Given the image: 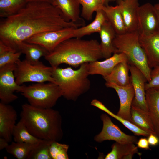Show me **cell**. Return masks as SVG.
Instances as JSON below:
<instances>
[{
	"label": "cell",
	"instance_id": "7a4b0ae2",
	"mask_svg": "<svg viewBox=\"0 0 159 159\" xmlns=\"http://www.w3.org/2000/svg\"><path fill=\"white\" fill-rule=\"evenodd\" d=\"M44 58L53 68L63 64L77 67L84 63L103 58L97 40L77 37L63 41Z\"/></svg>",
	"mask_w": 159,
	"mask_h": 159
},
{
	"label": "cell",
	"instance_id": "8d00e7d4",
	"mask_svg": "<svg viewBox=\"0 0 159 159\" xmlns=\"http://www.w3.org/2000/svg\"><path fill=\"white\" fill-rule=\"evenodd\" d=\"M147 140L149 145L152 146H156L159 143V138L153 133L148 136Z\"/></svg>",
	"mask_w": 159,
	"mask_h": 159
},
{
	"label": "cell",
	"instance_id": "f546056e",
	"mask_svg": "<svg viewBox=\"0 0 159 159\" xmlns=\"http://www.w3.org/2000/svg\"><path fill=\"white\" fill-rule=\"evenodd\" d=\"M27 3L26 0H0V17L6 18L15 14Z\"/></svg>",
	"mask_w": 159,
	"mask_h": 159
},
{
	"label": "cell",
	"instance_id": "e575fe53",
	"mask_svg": "<svg viewBox=\"0 0 159 159\" xmlns=\"http://www.w3.org/2000/svg\"><path fill=\"white\" fill-rule=\"evenodd\" d=\"M150 77V80L145 84V90L150 89L159 90V66L152 69Z\"/></svg>",
	"mask_w": 159,
	"mask_h": 159
},
{
	"label": "cell",
	"instance_id": "9a60e30c",
	"mask_svg": "<svg viewBox=\"0 0 159 159\" xmlns=\"http://www.w3.org/2000/svg\"><path fill=\"white\" fill-rule=\"evenodd\" d=\"M17 117V112L12 106L0 102V137L5 139L9 143L13 138Z\"/></svg>",
	"mask_w": 159,
	"mask_h": 159
},
{
	"label": "cell",
	"instance_id": "4dcf8cb0",
	"mask_svg": "<svg viewBox=\"0 0 159 159\" xmlns=\"http://www.w3.org/2000/svg\"><path fill=\"white\" fill-rule=\"evenodd\" d=\"M21 54L0 41V68L7 64H16Z\"/></svg>",
	"mask_w": 159,
	"mask_h": 159
},
{
	"label": "cell",
	"instance_id": "f35d334b",
	"mask_svg": "<svg viewBox=\"0 0 159 159\" xmlns=\"http://www.w3.org/2000/svg\"><path fill=\"white\" fill-rule=\"evenodd\" d=\"M27 3L32 2H44L51 4L54 5H56L55 0H26Z\"/></svg>",
	"mask_w": 159,
	"mask_h": 159
},
{
	"label": "cell",
	"instance_id": "d6986e66",
	"mask_svg": "<svg viewBox=\"0 0 159 159\" xmlns=\"http://www.w3.org/2000/svg\"><path fill=\"white\" fill-rule=\"evenodd\" d=\"M145 98L155 135L159 138V90L153 89L146 90Z\"/></svg>",
	"mask_w": 159,
	"mask_h": 159
},
{
	"label": "cell",
	"instance_id": "1f68e13d",
	"mask_svg": "<svg viewBox=\"0 0 159 159\" xmlns=\"http://www.w3.org/2000/svg\"><path fill=\"white\" fill-rule=\"evenodd\" d=\"M82 6L81 16L87 20H91L94 12L104 5L102 0H78Z\"/></svg>",
	"mask_w": 159,
	"mask_h": 159
},
{
	"label": "cell",
	"instance_id": "d6a6232c",
	"mask_svg": "<svg viewBox=\"0 0 159 159\" xmlns=\"http://www.w3.org/2000/svg\"><path fill=\"white\" fill-rule=\"evenodd\" d=\"M52 141L43 140L32 151L27 159H52L49 149Z\"/></svg>",
	"mask_w": 159,
	"mask_h": 159
},
{
	"label": "cell",
	"instance_id": "4316f807",
	"mask_svg": "<svg viewBox=\"0 0 159 159\" xmlns=\"http://www.w3.org/2000/svg\"><path fill=\"white\" fill-rule=\"evenodd\" d=\"M41 142L35 144L13 142L5 149L17 159H27L32 151Z\"/></svg>",
	"mask_w": 159,
	"mask_h": 159
},
{
	"label": "cell",
	"instance_id": "d590c367",
	"mask_svg": "<svg viewBox=\"0 0 159 159\" xmlns=\"http://www.w3.org/2000/svg\"><path fill=\"white\" fill-rule=\"evenodd\" d=\"M137 147L145 150L150 149L149 144L148 140L145 138H140L136 143Z\"/></svg>",
	"mask_w": 159,
	"mask_h": 159
},
{
	"label": "cell",
	"instance_id": "30bf717a",
	"mask_svg": "<svg viewBox=\"0 0 159 159\" xmlns=\"http://www.w3.org/2000/svg\"><path fill=\"white\" fill-rule=\"evenodd\" d=\"M100 119L103 123L102 128L101 132L95 136L94 140L95 141L101 143L105 140H112L121 143H134L138 141L136 137L126 134L122 132L107 114H102Z\"/></svg>",
	"mask_w": 159,
	"mask_h": 159
},
{
	"label": "cell",
	"instance_id": "5bb4252c",
	"mask_svg": "<svg viewBox=\"0 0 159 159\" xmlns=\"http://www.w3.org/2000/svg\"><path fill=\"white\" fill-rule=\"evenodd\" d=\"M139 40L150 68L152 69L159 66V32L152 34L139 33Z\"/></svg>",
	"mask_w": 159,
	"mask_h": 159
},
{
	"label": "cell",
	"instance_id": "44dd1931",
	"mask_svg": "<svg viewBox=\"0 0 159 159\" xmlns=\"http://www.w3.org/2000/svg\"><path fill=\"white\" fill-rule=\"evenodd\" d=\"M101 9L106 16L107 21L114 30L116 34H121L127 32L119 6H113L103 5Z\"/></svg>",
	"mask_w": 159,
	"mask_h": 159
},
{
	"label": "cell",
	"instance_id": "9c48e42d",
	"mask_svg": "<svg viewBox=\"0 0 159 159\" xmlns=\"http://www.w3.org/2000/svg\"><path fill=\"white\" fill-rule=\"evenodd\" d=\"M76 28L68 27L41 33L33 36L25 42L38 44L49 53L63 41L73 37L74 31Z\"/></svg>",
	"mask_w": 159,
	"mask_h": 159
},
{
	"label": "cell",
	"instance_id": "2e32d148",
	"mask_svg": "<svg viewBox=\"0 0 159 159\" xmlns=\"http://www.w3.org/2000/svg\"><path fill=\"white\" fill-rule=\"evenodd\" d=\"M119 6L127 32L138 31V0H118Z\"/></svg>",
	"mask_w": 159,
	"mask_h": 159
},
{
	"label": "cell",
	"instance_id": "277c9868",
	"mask_svg": "<svg viewBox=\"0 0 159 159\" xmlns=\"http://www.w3.org/2000/svg\"><path fill=\"white\" fill-rule=\"evenodd\" d=\"M88 63H84L77 69L71 67L53 68L52 75L66 99L76 101L90 89Z\"/></svg>",
	"mask_w": 159,
	"mask_h": 159
},
{
	"label": "cell",
	"instance_id": "7c38bea8",
	"mask_svg": "<svg viewBox=\"0 0 159 159\" xmlns=\"http://www.w3.org/2000/svg\"><path fill=\"white\" fill-rule=\"evenodd\" d=\"M130 82L133 87L135 96L132 105L148 112L145 98V84L148 82L142 72L134 65L129 64Z\"/></svg>",
	"mask_w": 159,
	"mask_h": 159
},
{
	"label": "cell",
	"instance_id": "6da1fadb",
	"mask_svg": "<svg viewBox=\"0 0 159 159\" xmlns=\"http://www.w3.org/2000/svg\"><path fill=\"white\" fill-rule=\"evenodd\" d=\"M67 21L57 6L44 2H32L0 23V41L18 51L19 44L33 36L66 28L80 27Z\"/></svg>",
	"mask_w": 159,
	"mask_h": 159
},
{
	"label": "cell",
	"instance_id": "4fadbf2b",
	"mask_svg": "<svg viewBox=\"0 0 159 159\" xmlns=\"http://www.w3.org/2000/svg\"><path fill=\"white\" fill-rule=\"evenodd\" d=\"M105 85L108 88L114 89L118 96L120 106L117 115L131 123L130 109L135 92L131 83L125 86H120L114 83L108 82H106Z\"/></svg>",
	"mask_w": 159,
	"mask_h": 159
},
{
	"label": "cell",
	"instance_id": "ba28073f",
	"mask_svg": "<svg viewBox=\"0 0 159 159\" xmlns=\"http://www.w3.org/2000/svg\"><path fill=\"white\" fill-rule=\"evenodd\" d=\"M16 64L6 65L0 68V99L1 102L8 104L18 98L15 92H20L22 85L16 81L14 71Z\"/></svg>",
	"mask_w": 159,
	"mask_h": 159
},
{
	"label": "cell",
	"instance_id": "3957f363",
	"mask_svg": "<svg viewBox=\"0 0 159 159\" xmlns=\"http://www.w3.org/2000/svg\"><path fill=\"white\" fill-rule=\"evenodd\" d=\"M20 116L29 132L34 137L57 142L62 138V117L58 111L25 103L22 105Z\"/></svg>",
	"mask_w": 159,
	"mask_h": 159
},
{
	"label": "cell",
	"instance_id": "74e56055",
	"mask_svg": "<svg viewBox=\"0 0 159 159\" xmlns=\"http://www.w3.org/2000/svg\"><path fill=\"white\" fill-rule=\"evenodd\" d=\"M9 142L5 139L0 137V150L6 148L9 145Z\"/></svg>",
	"mask_w": 159,
	"mask_h": 159
},
{
	"label": "cell",
	"instance_id": "d4e9b609",
	"mask_svg": "<svg viewBox=\"0 0 159 159\" xmlns=\"http://www.w3.org/2000/svg\"><path fill=\"white\" fill-rule=\"evenodd\" d=\"M130 115L132 123L150 134L155 135L148 112L132 105Z\"/></svg>",
	"mask_w": 159,
	"mask_h": 159
},
{
	"label": "cell",
	"instance_id": "cb8c5ba5",
	"mask_svg": "<svg viewBox=\"0 0 159 159\" xmlns=\"http://www.w3.org/2000/svg\"><path fill=\"white\" fill-rule=\"evenodd\" d=\"M94 19L87 25L75 29L73 37L82 38L84 36L100 32L104 24L107 21L105 14L102 9L97 10Z\"/></svg>",
	"mask_w": 159,
	"mask_h": 159
},
{
	"label": "cell",
	"instance_id": "484cf974",
	"mask_svg": "<svg viewBox=\"0 0 159 159\" xmlns=\"http://www.w3.org/2000/svg\"><path fill=\"white\" fill-rule=\"evenodd\" d=\"M112 150L105 156V159H132L138 152V147L134 143L115 142L111 146Z\"/></svg>",
	"mask_w": 159,
	"mask_h": 159
},
{
	"label": "cell",
	"instance_id": "b9f144b4",
	"mask_svg": "<svg viewBox=\"0 0 159 159\" xmlns=\"http://www.w3.org/2000/svg\"></svg>",
	"mask_w": 159,
	"mask_h": 159
},
{
	"label": "cell",
	"instance_id": "f1b7e54d",
	"mask_svg": "<svg viewBox=\"0 0 159 159\" xmlns=\"http://www.w3.org/2000/svg\"><path fill=\"white\" fill-rule=\"evenodd\" d=\"M92 105L105 111L111 116L116 119L122 123L125 127L130 130L135 135L148 137L150 134L141 129L133 123L115 115L109 110L101 102L95 99L92 102Z\"/></svg>",
	"mask_w": 159,
	"mask_h": 159
},
{
	"label": "cell",
	"instance_id": "ab89813d",
	"mask_svg": "<svg viewBox=\"0 0 159 159\" xmlns=\"http://www.w3.org/2000/svg\"><path fill=\"white\" fill-rule=\"evenodd\" d=\"M154 6L157 15L159 24V3L155 4Z\"/></svg>",
	"mask_w": 159,
	"mask_h": 159
},
{
	"label": "cell",
	"instance_id": "83f0119b",
	"mask_svg": "<svg viewBox=\"0 0 159 159\" xmlns=\"http://www.w3.org/2000/svg\"><path fill=\"white\" fill-rule=\"evenodd\" d=\"M13 138L16 142L32 144L38 143L42 140L32 135L21 119L14 127L13 132Z\"/></svg>",
	"mask_w": 159,
	"mask_h": 159
},
{
	"label": "cell",
	"instance_id": "603a6c76",
	"mask_svg": "<svg viewBox=\"0 0 159 159\" xmlns=\"http://www.w3.org/2000/svg\"><path fill=\"white\" fill-rule=\"evenodd\" d=\"M17 50L25 54V59L32 64L38 62L41 57H45L49 53L41 46L25 41L22 42L19 44Z\"/></svg>",
	"mask_w": 159,
	"mask_h": 159
},
{
	"label": "cell",
	"instance_id": "5b68a950",
	"mask_svg": "<svg viewBox=\"0 0 159 159\" xmlns=\"http://www.w3.org/2000/svg\"><path fill=\"white\" fill-rule=\"evenodd\" d=\"M139 35L138 31L116 34L113 44L116 50L115 53L124 54L127 58L128 64L138 68L148 82L151 79L152 69L148 64L146 55L140 44Z\"/></svg>",
	"mask_w": 159,
	"mask_h": 159
},
{
	"label": "cell",
	"instance_id": "52a82bcc",
	"mask_svg": "<svg viewBox=\"0 0 159 159\" xmlns=\"http://www.w3.org/2000/svg\"><path fill=\"white\" fill-rule=\"evenodd\" d=\"M53 67L48 66L39 61L31 64L25 59H20L16 64L14 71L15 80L19 85L26 82H54L52 74Z\"/></svg>",
	"mask_w": 159,
	"mask_h": 159
},
{
	"label": "cell",
	"instance_id": "8fae6325",
	"mask_svg": "<svg viewBox=\"0 0 159 159\" xmlns=\"http://www.w3.org/2000/svg\"><path fill=\"white\" fill-rule=\"evenodd\" d=\"M138 31L152 34L159 32V24L154 5L146 3L140 6L138 11Z\"/></svg>",
	"mask_w": 159,
	"mask_h": 159
},
{
	"label": "cell",
	"instance_id": "7402d4cb",
	"mask_svg": "<svg viewBox=\"0 0 159 159\" xmlns=\"http://www.w3.org/2000/svg\"><path fill=\"white\" fill-rule=\"evenodd\" d=\"M129 71L127 61L121 62L114 67L110 74L103 78L106 82L112 83L121 86H126L131 83Z\"/></svg>",
	"mask_w": 159,
	"mask_h": 159
},
{
	"label": "cell",
	"instance_id": "836d02e7",
	"mask_svg": "<svg viewBox=\"0 0 159 159\" xmlns=\"http://www.w3.org/2000/svg\"><path fill=\"white\" fill-rule=\"evenodd\" d=\"M69 146L58 142L53 141L49 146V152L52 159H68Z\"/></svg>",
	"mask_w": 159,
	"mask_h": 159
},
{
	"label": "cell",
	"instance_id": "8992f818",
	"mask_svg": "<svg viewBox=\"0 0 159 159\" xmlns=\"http://www.w3.org/2000/svg\"><path fill=\"white\" fill-rule=\"evenodd\" d=\"M20 92L29 104L44 108H52L62 96L58 86L55 83L51 82L23 85Z\"/></svg>",
	"mask_w": 159,
	"mask_h": 159
},
{
	"label": "cell",
	"instance_id": "e0dca14e",
	"mask_svg": "<svg viewBox=\"0 0 159 159\" xmlns=\"http://www.w3.org/2000/svg\"><path fill=\"white\" fill-rule=\"evenodd\" d=\"M125 61L128 62L127 58L124 54L115 53L103 61L97 60L89 63V74L100 75L104 77L110 74L118 64Z\"/></svg>",
	"mask_w": 159,
	"mask_h": 159
},
{
	"label": "cell",
	"instance_id": "60d3db41",
	"mask_svg": "<svg viewBox=\"0 0 159 159\" xmlns=\"http://www.w3.org/2000/svg\"><path fill=\"white\" fill-rule=\"evenodd\" d=\"M118 0H102L103 2L104 5H107L108 4V3L110 2L117 1Z\"/></svg>",
	"mask_w": 159,
	"mask_h": 159
},
{
	"label": "cell",
	"instance_id": "ffe728a7",
	"mask_svg": "<svg viewBox=\"0 0 159 159\" xmlns=\"http://www.w3.org/2000/svg\"><path fill=\"white\" fill-rule=\"evenodd\" d=\"M101 40L100 47L103 58H108L116 52L113 41L116 34L107 21L103 24L99 33Z\"/></svg>",
	"mask_w": 159,
	"mask_h": 159
},
{
	"label": "cell",
	"instance_id": "ac0fdd59",
	"mask_svg": "<svg viewBox=\"0 0 159 159\" xmlns=\"http://www.w3.org/2000/svg\"><path fill=\"white\" fill-rule=\"evenodd\" d=\"M56 5L60 9L65 19L80 27L85 26V22L80 17V4L78 0H55Z\"/></svg>",
	"mask_w": 159,
	"mask_h": 159
}]
</instances>
